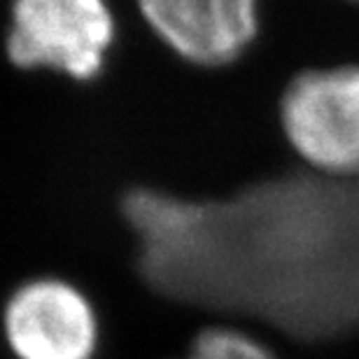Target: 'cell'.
Returning a JSON list of instances; mask_svg holds the SVG:
<instances>
[{
    "mask_svg": "<svg viewBox=\"0 0 359 359\" xmlns=\"http://www.w3.org/2000/svg\"><path fill=\"white\" fill-rule=\"evenodd\" d=\"M152 31L196 66L241 59L259 28L257 0H138Z\"/></svg>",
    "mask_w": 359,
    "mask_h": 359,
    "instance_id": "obj_4",
    "label": "cell"
},
{
    "mask_svg": "<svg viewBox=\"0 0 359 359\" xmlns=\"http://www.w3.org/2000/svg\"><path fill=\"white\" fill-rule=\"evenodd\" d=\"M112 40L114 19L105 0H12L7 56L19 68L91 80Z\"/></svg>",
    "mask_w": 359,
    "mask_h": 359,
    "instance_id": "obj_2",
    "label": "cell"
},
{
    "mask_svg": "<svg viewBox=\"0 0 359 359\" xmlns=\"http://www.w3.org/2000/svg\"><path fill=\"white\" fill-rule=\"evenodd\" d=\"M280 124L313 170L329 177L359 175V66L294 75L280 100Z\"/></svg>",
    "mask_w": 359,
    "mask_h": 359,
    "instance_id": "obj_1",
    "label": "cell"
},
{
    "mask_svg": "<svg viewBox=\"0 0 359 359\" xmlns=\"http://www.w3.org/2000/svg\"><path fill=\"white\" fill-rule=\"evenodd\" d=\"M184 359H278L276 353L236 327H208L194 336Z\"/></svg>",
    "mask_w": 359,
    "mask_h": 359,
    "instance_id": "obj_5",
    "label": "cell"
},
{
    "mask_svg": "<svg viewBox=\"0 0 359 359\" xmlns=\"http://www.w3.org/2000/svg\"><path fill=\"white\" fill-rule=\"evenodd\" d=\"M3 332L17 359H93L98 318L91 301L59 278H35L14 290Z\"/></svg>",
    "mask_w": 359,
    "mask_h": 359,
    "instance_id": "obj_3",
    "label": "cell"
}]
</instances>
